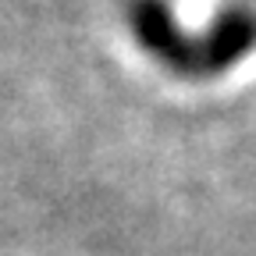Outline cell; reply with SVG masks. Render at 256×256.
Listing matches in <instances>:
<instances>
[{"label":"cell","mask_w":256,"mask_h":256,"mask_svg":"<svg viewBox=\"0 0 256 256\" xmlns=\"http://www.w3.org/2000/svg\"><path fill=\"white\" fill-rule=\"evenodd\" d=\"M124 18L139 50L150 54L160 68H168L178 78H210L206 28H200V36H192L178 22L171 0H128Z\"/></svg>","instance_id":"obj_1"}]
</instances>
